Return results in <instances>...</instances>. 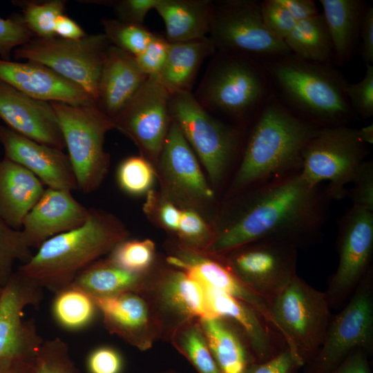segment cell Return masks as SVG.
Wrapping results in <instances>:
<instances>
[{
    "label": "cell",
    "mask_w": 373,
    "mask_h": 373,
    "mask_svg": "<svg viewBox=\"0 0 373 373\" xmlns=\"http://www.w3.org/2000/svg\"><path fill=\"white\" fill-rule=\"evenodd\" d=\"M291 53L309 61H334V48L326 22L322 13L296 22L283 40Z\"/></svg>",
    "instance_id": "obj_33"
},
{
    "label": "cell",
    "mask_w": 373,
    "mask_h": 373,
    "mask_svg": "<svg viewBox=\"0 0 373 373\" xmlns=\"http://www.w3.org/2000/svg\"><path fill=\"white\" fill-rule=\"evenodd\" d=\"M157 178L153 164L142 155L130 156L119 164L116 178L126 193L139 196L151 191Z\"/></svg>",
    "instance_id": "obj_36"
},
{
    "label": "cell",
    "mask_w": 373,
    "mask_h": 373,
    "mask_svg": "<svg viewBox=\"0 0 373 373\" xmlns=\"http://www.w3.org/2000/svg\"><path fill=\"white\" fill-rule=\"evenodd\" d=\"M338 228V265L325 292L331 308L350 298L372 269L373 211L353 204L339 218Z\"/></svg>",
    "instance_id": "obj_15"
},
{
    "label": "cell",
    "mask_w": 373,
    "mask_h": 373,
    "mask_svg": "<svg viewBox=\"0 0 373 373\" xmlns=\"http://www.w3.org/2000/svg\"><path fill=\"white\" fill-rule=\"evenodd\" d=\"M22 8V19L35 37L48 39L56 37L54 32L57 17L64 14L66 1L51 0L45 2L18 1Z\"/></svg>",
    "instance_id": "obj_37"
},
{
    "label": "cell",
    "mask_w": 373,
    "mask_h": 373,
    "mask_svg": "<svg viewBox=\"0 0 373 373\" xmlns=\"http://www.w3.org/2000/svg\"><path fill=\"white\" fill-rule=\"evenodd\" d=\"M175 233L182 245L194 250L203 251L213 238L214 228L198 211L181 209L179 226Z\"/></svg>",
    "instance_id": "obj_42"
},
{
    "label": "cell",
    "mask_w": 373,
    "mask_h": 373,
    "mask_svg": "<svg viewBox=\"0 0 373 373\" xmlns=\"http://www.w3.org/2000/svg\"><path fill=\"white\" fill-rule=\"evenodd\" d=\"M170 96L156 77H148L131 101L112 118L115 129L128 137L140 155L155 166L171 122Z\"/></svg>",
    "instance_id": "obj_17"
},
{
    "label": "cell",
    "mask_w": 373,
    "mask_h": 373,
    "mask_svg": "<svg viewBox=\"0 0 373 373\" xmlns=\"http://www.w3.org/2000/svg\"><path fill=\"white\" fill-rule=\"evenodd\" d=\"M320 3L333 45L334 61L342 66L357 48L368 6L361 0H320Z\"/></svg>",
    "instance_id": "obj_29"
},
{
    "label": "cell",
    "mask_w": 373,
    "mask_h": 373,
    "mask_svg": "<svg viewBox=\"0 0 373 373\" xmlns=\"http://www.w3.org/2000/svg\"><path fill=\"white\" fill-rule=\"evenodd\" d=\"M0 144L5 158L28 169L48 188L78 189L69 157L63 150L39 143L1 124Z\"/></svg>",
    "instance_id": "obj_20"
},
{
    "label": "cell",
    "mask_w": 373,
    "mask_h": 373,
    "mask_svg": "<svg viewBox=\"0 0 373 373\" xmlns=\"http://www.w3.org/2000/svg\"><path fill=\"white\" fill-rule=\"evenodd\" d=\"M167 340L189 361L198 373H221L198 319L178 327Z\"/></svg>",
    "instance_id": "obj_35"
},
{
    "label": "cell",
    "mask_w": 373,
    "mask_h": 373,
    "mask_svg": "<svg viewBox=\"0 0 373 373\" xmlns=\"http://www.w3.org/2000/svg\"><path fill=\"white\" fill-rule=\"evenodd\" d=\"M157 199L159 203H156L154 195L150 194L144 209L148 213L154 211V216L159 224L175 233L179 226L181 209L162 196Z\"/></svg>",
    "instance_id": "obj_51"
},
{
    "label": "cell",
    "mask_w": 373,
    "mask_h": 373,
    "mask_svg": "<svg viewBox=\"0 0 373 373\" xmlns=\"http://www.w3.org/2000/svg\"><path fill=\"white\" fill-rule=\"evenodd\" d=\"M329 200L325 188L300 172L254 186L227 198L213 224V238L201 252L220 256L260 240L297 248L313 243L321 237Z\"/></svg>",
    "instance_id": "obj_1"
},
{
    "label": "cell",
    "mask_w": 373,
    "mask_h": 373,
    "mask_svg": "<svg viewBox=\"0 0 373 373\" xmlns=\"http://www.w3.org/2000/svg\"><path fill=\"white\" fill-rule=\"evenodd\" d=\"M128 234L113 214L90 209L84 224L45 241L17 271L56 293L70 285L81 271L109 254Z\"/></svg>",
    "instance_id": "obj_4"
},
{
    "label": "cell",
    "mask_w": 373,
    "mask_h": 373,
    "mask_svg": "<svg viewBox=\"0 0 373 373\" xmlns=\"http://www.w3.org/2000/svg\"><path fill=\"white\" fill-rule=\"evenodd\" d=\"M34 37L21 15H15L7 19L0 17V59L9 61L15 49Z\"/></svg>",
    "instance_id": "obj_44"
},
{
    "label": "cell",
    "mask_w": 373,
    "mask_h": 373,
    "mask_svg": "<svg viewBox=\"0 0 373 373\" xmlns=\"http://www.w3.org/2000/svg\"><path fill=\"white\" fill-rule=\"evenodd\" d=\"M140 293L147 299L162 338L166 340L175 329L189 321L214 317L201 284L172 266L154 272L150 270Z\"/></svg>",
    "instance_id": "obj_16"
},
{
    "label": "cell",
    "mask_w": 373,
    "mask_h": 373,
    "mask_svg": "<svg viewBox=\"0 0 373 373\" xmlns=\"http://www.w3.org/2000/svg\"><path fill=\"white\" fill-rule=\"evenodd\" d=\"M155 256L154 242L149 240H124L109 253L110 261L128 271L144 274L149 271Z\"/></svg>",
    "instance_id": "obj_39"
},
{
    "label": "cell",
    "mask_w": 373,
    "mask_h": 373,
    "mask_svg": "<svg viewBox=\"0 0 373 373\" xmlns=\"http://www.w3.org/2000/svg\"><path fill=\"white\" fill-rule=\"evenodd\" d=\"M267 303L285 345L305 363L310 361L319 350L332 319L325 293L296 274Z\"/></svg>",
    "instance_id": "obj_8"
},
{
    "label": "cell",
    "mask_w": 373,
    "mask_h": 373,
    "mask_svg": "<svg viewBox=\"0 0 373 373\" xmlns=\"http://www.w3.org/2000/svg\"><path fill=\"white\" fill-rule=\"evenodd\" d=\"M368 356L363 349L356 348L329 373H372Z\"/></svg>",
    "instance_id": "obj_52"
},
{
    "label": "cell",
    "mask_w": 373,
    "mask_h": 373,
    "mask_svg": "<svg viewBox=\"0 0 373 373\" xmlns=\"http://www.w3.org/2000/svg\"><path fill=\"white\" fill-rule=\"evenodd\" d=\"M345 93L356 115L368 119L373 115V65L365 64L363 79L354 84L347 82Z\"/></svg>",
    "instance_id": "obj_43"
},
{
    "label": "cell",
    "mask_w": 373,
    "mask_h": 373,
    "mask_svg": "<svg viewBox=\"0 0 373 373\" xmlns=\"http://www.w3.org/2000/svg\"><path fill=\"white\" fill-rule=\"evenodd\" d=\"M159 0H119L107 1L117 19L127 23L143 24L146 15L155 8Z\"/></svg>",
    "instance_id": "obj_50"
},
{
    "label": "cell",
    "mask_w": 373,
    "mask_h": 373,
    "mask_svg": "<svg viewBox=\"0 0 373 373\" xmlns=\"http://www.w3.org/2000/svg\"><path fill=\"white\" fill-rule=\"evenodd\" d=\"M111 45L104 33L87 35L77 40L34 37L13 52L16 59L50 68L82 88L97 104L100 76Z\"/></svg>",
    "instance_id": "obj_10"
},
{
    "label": "cell",
    "mask_w": 373,
    "mask_h": 373,
    "mask_svg": "<svg viewBox=\"0 0 373 373\" xmlns=\"http://www.w3.org/2000/svg\"><path fill=\"white\" fill-rule=\"evenodd\" d=\"M264 23L276 38L284 40L294 28L296 21L279 0L260 1Z\"/></svg>",
    "instance_id": "obj_45"
},
{
    "label": "cell",
    "mask_w": 373,
    "mask_h": 373,
    "mask_svg": "<svg viewBox=\"0 0 373 373\" xmlns=\"http://www.w3.org/2000/svg\"><path fill=\"white\" fill-rule=\"evenodd\" d=\"M147 78L134 56L111 45L100 76L97 106L108 117H115L135 97Z\"/></svg>",
    "instance_id": "obj_26"
},
{
    "label": "cell",
    "mask_w": 373,
    "mask_h": 373,
    "mask_svg": "<svg viewBox=\"0 0 373 373\" xmlns=\"http://www.w3.org/2000/svg\"><path fill=\"white\" fill-rule=\"evenodd\" d=\"M227 197L300 172L305 149L321 126L300 117L274 93L252 122Z\"/></svg>",
    "instance_id": "obj_2"
},
{
    "label": "cell",
    "mask_w": 373,
    "mask_h": 373,
    "mask_svg": "<svg viewBox=\"0 0 373 373\" xmlns=\"http://www.w3.org/2000/svg\"><path fill=\"white\" fill-rule=\"evenodd\" d=\"M35 357L26 358L20 356L0 357V373H35Z\"/></svg>",
    "instance_id": "obj_55"
},
{
    "label": "cell",
    "mask_w": 373,
    "mask_h": 373,
    "mask_svg": "<svg viewBox=\"0 0 373 373\" xmlns=\"http://www.w3.org/2000/svg\"><path fill=\"white\" fill-rule=\"evenodd\" d=\"M297 249L280 240H260L214 257L267 302L296 275Z\"/></svg>",
    "instance_id": "obj_13"
},
{
    "label": "cell",
    "mask_w": 373,
    "mask_h": 373,
    "mask_svg": "<svg viewBox=\"0 0 373 373\" xmlns=\"http://www.w3.org/2000/svg\"><path fill=\"white\" fill-rule=\"evenodd\" d=\"M347 192L354 205L373 211V162L365 160L357 169Z\"/></svg>",
    "instance_id": "obj_47"
},
{
    "label": "cell",
    "mask_w": 373,
    "mask_h": 373,
    "mask_svg": "<svg viewBox=\"0 0 373 373\" xmlns=\"http://www.w3.org/2000/svg\"><path fill=\"white\" fill-rule=\"evenodd\" d=\"M156 373H180V372H178V371L175 370H164V371L156 372Z\"/></svg>",
    "instance_id": "obj_58"
},
{
    "label": "cell",
    "mask_w": 373,
    "mask_h": 373,
    "mask_svg": "<svg viewBox=\"0 0 373 373\" xmlns=\"http://www.w3.org/2000/svg\"><path fill=\"white\" fill-rule=\"evenodd\" d=\"M156 166L163 198L180 209L197 211L214 202L213 189L204 175L196 155L172 119Z\"/></svg>",
    "instance_id": "obj_14"
},
{
    "label": "cell",
    "mask_w": 373,
    "mask_h": 373,
    "mask_svg": "<svg viewBox=\"0 0 373 373\" xmlns=\"http://www.w3.org/2000/svg\"><path fill=\"white\" fill-rule=\"evenodd\" d=\"M273 93L261 62L216 51L194 96L209 113L224 115L245 128Z\"/></svg>",
    "instance_id": "obj_5"
},
{
    "label": "cell",
    "mask_w": 373,
    "mask_h": 373,
    "mask_svg": "<svg viewBox=\"0 0 373 373\" xmlns=\"http://www.w3.org/2000/svg\"><path fill=\"white\" fill-rule=\"evenodd\" d=\"M361 53L365 64H373V8L368 7L360 30Z\"/></svg>",
    "instance_id": "obj_53"
},
{
    "label": "cell",
    "mask_w": 373,
    "mask_h": 373,
    "mask_svg": "<svg viewBox=\"0 0 373 373\" xmlns=\"http://www.w3.org/2000/svg\"><path fill=\"white\" fill-rule=\"evenodd\" d=\"M298 22L308 19L317 13L318 10L313 0H279Z\"/></svg>",
    "instance_id": "obj_56"
},
{
    "label": "cell",
    "mask_w": 373,
    "mask_h": 373,
    "mask_svg": "<svg viewBox=\"0 0 373 373\" xmlns=\"http://www.w3.org/2000/svg\"><path fill=\"white\" fill-rule=\"evenodd\" d=\"M148 272L138 274L128 271L108 258H100L81 271L71 285L84 290L92 296L141 292Z\"/></svg>",
    "instance_id": "obj_32"
},
{
    "label": "cell",
    "mask_w": 373,
    "mask_h": 373,
    "mask_svg": "<svg viewBox=\"0 0 373 373\" xmlns=\"http://www.w3.org/2000/svg\"><path fill=\"white\" fill-rule=\"evenodd\" d=\"M54 32L56 37L70 40L80 39L87 35L84 30L75 20L65 14L57 17Z\"/></svg>",
    "instance_id": "obj_54"
},
{
    "label": "cell",
    "mask_w": 373,
    "mask_h": 373,
    "mask_svg": "<svg viewBox=\"0 0 373 373\" xmlns=\"http://www.w3.org/2000/svg\"><path fill=\"white\" fill-rule=\"evenodd\" d=\"M358 135L367 146L373 143V124H369L360 129H358Z\"/></svg>",
    "instance_id": "obj_57"
},
{
    "label": "cell",
    "mask_w": 373,
    "mask_h": 373,
    "mask_svg": "<svg viewBox=\"0 0 373 373\" xmlns=\"http://www.w3.org/2000/svg\"><path fill=\"white\" fill-rule=\"evenodd\" d=\"M169 113L204 166L212 186L220 185L240 152L244 128L224 123L192 92L171 94Z\"/></svg>",
    "instance_id": "obj_7"
},
{
    "label": "cell",
    "mask_w": 373,
    "mask_h": 373,
    "mask_svg": "<svg viewBox=\"0 0 373 373\" xmlns=\"http://www.w3.org/2000/svg\"><path fill=\"white\" fill-rule=\"evenodd\" d=\"M32 254L21 231L10 227L0 216V286L3 287L14 273L15 262L26 263Z\"/></svg>",
    "instance_id": "obj_40"
},
{
    "label": "cell",
    "mask_w": 373,
    "mask_h": 373,
    "mask_svg": "<svg viewBox=\"0 0 373 373\" xmlns=\"http://www.w3.org/2000/svg\"><path fill=\"white\" fill-rule=\"evenodd\" d=\"M166 261L169 265L185 271L201 285L219 289L250 305L276 331L266 300L246 287L219 258L180 243Z\"/></svg>",
    "instance_id": "obj_22"
},
{
    "label": "cell",
    "mask_w": 373,
    "mask_h": 373,
    "mask_svg": "<svg viewBox=\"0 0 373 373\" xmlns=\"http://www.w3.org/2000/svg\"><path fill=\"white\" fill-rule=\"evenodd\" d=\"M209 38L216 51L233 53L260 62L291 54L283 40L271 35L262 17L260 1H214Z\"/></svg>",
    "instance_id": "obj_11"
},
{
    "label": "cell",
    "mask_w": 373,
    "mask_h": 373,
    "mask_svg": "<svg viewBox=\"0 0 373 373\" xmlns=\"http://www.w3.org/2000/svg\"><path fill=\"white\" fill-rule=\"evenodd\" d=\"M169 48L166 38L154 33L143 51L134 57L142 73L148 77H157L165 64Z\"/></svg>",
    "instance_id": "obj_46"
},
{
    "label": "cell",
    "mask_w": 373,
    "mask_h": 373,
    "mask_svg": "<svg viewBox=\"0 0 373 373\" xmlns=\"http://www.w3.org/2000/svg\"><path fill=\"white\" fill-rule=\"evenodd\" d=\"M154 9L164 23V37L169 43L201 39L210 32L214 1L159 0Z\"/></svg>",
    "instance_id": "obj_28"
},
{
    "label": "cell",
    "mask_w": 373,
    "mask_h": 373,
    "mask_svg": "<svg viewBox=\"0 0 373 373\" xmlns=\"http://www.w3.org/2000/svg\"><path fill=\"white\" fill-rule=\"evenodd\" d=\"M123 360L114 348L102 346L94 349L86 359L88 373H121Z\"/></svg>",
    "instance_id": "obj_49"
},
{
    "label": "cell",
    "mask_w": 373,
    "mask_h": 373,
    "mask_svg": "<svg viewBox=\"0 0 373 373\" xmlns=\"http://www.w3.org/2000/svg\"><path fill=\"white\" fill-rule=\"evenodd\" d=\"M367 155L358 129L347 125L321 127L305 149L300 174L313 185L327 182L329 198L340 200Z\"/></svg>",
    "instance_id": "obj_9"
},
{
    "label": "cell",
    "mask_w": 373,
    "mask_h": 373,
    "mask_svg": "<svg viewBox=\"0 0 373 373\" xmlns=\"http://www.w3.org/2000/svg\"><path fill=\"white\" fill-rule=\"evenodd\" d=\"M44 190V184L28 169L5 157L0 160V216L10 227L21 230Z\"/></svg>",
    "instance_id": "obj_27"
},
{
    "label": "cell",
    "mask_w": 373,
    "mask_h": 373,
    "mask_svg": "<svg viewBox=\"0 0 373 373\" xmlns=\"http://www.w3.org/2000/svg\"><path fill=\"white\" fill-rule=\"evenodd\" d=\"M0 118L22 135L57 149L65 148L50 103L32 98L1 80Z\"/></svg>",
    "instance_id": "obj_23"
},
{
    "label": "cell",
    "mask_w": 373,
    "mask_h": 373,
    "mask_svg": "<svg viewBox=\"0 0 373 373\" xmlns=\"http://www.w3.org/2000/svg\"><path fill=\"white\" fill-rule=\"evenodd\" d=\"M35 373H79L69 347L61 338L44 341L35 357Z\"/></svg>",
    "instance_id": "obj_41"
},
{
    "label": "cell",
    "mask_w": 373,
    "mask_h": 373,
    "mask_svg": "<svg viewBox=\"0 0 373 373\" xmlns=\"http://www.w3.org/2000/svg\"><path fill=\"white\" fill-rule=\"evenodd\" d=\"M97 311L93 296L71 285L57 291L52 304V314L57 323L72 331L88 326Z\"/></svg>",
    "instance_id": "obj_34"
},
{
    "label": "cell",
    "mask_w": 373,
    "mask_h": 373,
    "mask_svg": "<svg viewBox=\"0 0 373 373\" xmlns=\"http://www.w3.org/2000/svg\"><path fill=\"white\" fill-rule=\"evenodd\" d=\"M105 328L129 345L144 351L153 345L161 331L151 307L140 292L93 296Z\"/></svg>",
    "instance_id": "obj_19"
},
{
    "label": "cell",
    "mask_w": 373,
    "mask_h": 373,
    "mask_svg": "<svg viewBox=\"0 0 373 373\" xmlns=\"http://www.w3.org/2000/svg\"><path fill=\"white\" fill-rule=\"evenodd\" d=\"M216 49L209 38L169 43L165 64L157 79L170 94L191 92L203 61L212 57Z\"/></svg>",
    "instance_id": "obj_30"
},
{
    "label": "cell",
    "mask_w": 373,
    "mask_h": 373,
    "mask_svg": "<svg viewBox=\"0 0 373 373\" xmlns=\"http://www.w3.org/2000/svg\"><path fill=\"white\" fill-rule=\"evenodd\" d=\"M198 321L221 373H245L255 362L245 338L231 322L221 317Z\"/></svg>",
    "instance_id": "obj_31"
},
{
    "label": "cell",
    "mask_w": 373,
    "mask_h": 373,
    "mask_svg": "<svg viewBox=\"0 0 373 373\" xmlns=\"http://www.w3.org/2000/svg\"><path fill=\"white\" fill-rule=\"evenodd\" d=\"M61 131L77 189L97 190L108 171L110 155L104 149L106 134L115 129L113 119L95 103L50 102Z\"/></svg>",
    "instance_id": "obj_6"
},
{
    "label": "cell",
    "mask_w": 373,
    "mask_h": 373,
    "mask_svg": "<svg viewBox=\"0 0 373 373\" xmlns=\"http://www.w3.org/2000/svg\"><path fill=\"white\" fill-rule=\"evenodd\" d=\"M2 290H3V287L0 286V296L1 295Z\"/></svg>",
    "instance_id": "obj_59"
},
{
    "label": "cell",
    "mask_w": 373,
    "mask_h": 373,
    "mask_svg": "<svg viewBox=\"0 0 373 373\" xmlns=\"http://www.w3.org/2000/svg\"><path fill=\"white\" fill-rule=\"evenodd\" d=\"M0 80L41 101L69 104L95 103L82 88L47 66L31 61L16 62L0 59Z\"/></svg>",
    "instance_id": "obj_24"
},
{
    "label": "cell",
    "mask_w": 373,
    "mask_h": 373,
    "mask_svg": "<svg viewBox=\"0 0 373 373\" xmlns=\"http://www.w3.org/2000/svg\"><path fill=\"white\" fill-rule=\"evenodd\" d=\"M43 288L19 271L3 287L0 296V357L35 358L44 340L34 320L24 318V309L37 306Z\"/></svg>",
    "instance_id": "obj_18"
},
{
    "label": "cell",
    "mask_w": 373,
    "mask_h": 373,
    "mask_svg": "<svg viewBox=\"0 0 373 373\" xmlns=\"http://www.w3.org/2000/svg\"><path fill=\"white\" fill-rule=\"evenodd\" d=\"M201 285L213 316L225 318L236 325L256 363L271 358L282 349L276 343L274 329L253 307L219 289Z\"/></svg>",
    "instance_id": "obj_25"
},
{
    "label": "cell",
    "mask_w": 373,
    "mask_h": 373,
    "mask_svg": "<svg viewBox=\"0 0 373 373\" xmlns=\"http://www.w3.org/2000/svg\"><path fill=\"white\" fill-rule=\"evenodd\" d=\"M101 22L109 43L134 57L143 51L154 34L143 24L111 18H104Z\"/></svg>",
    "instance_id": "obj_38"
},
{
    "label": "cell",
    "mask_w": 373,
    "mask_h": 373,
    "mask_svg": "<svg viewBox=\"0 0 373 373\" xmlns=\"http://www.w3.org/2000/svg\"><path fill=\"white\" fill-rule=\"evenodd\" d=\"M305 362L285 346L271 358L253 363L245 373H296Z\"/></svg>",
    "instance_id": "obj_48"
},
{
    "label": "cell",
    "mask_w": 373,
    "mask_h": 373,
    "mask_svg": "<svg viewBox=\"0 0 373 373\" xmlns=\"http://www.w3.org/2000/svg\"><path fill=\"white\" fill-rule=\"evenodd\" d=\"M356 348L373 351V271L361 280L347 303L331 319L323 342L305 373H329Z\"/></svg>",
    "instance_id": "obj_12"
},
{
    "label": "cell",
    "mask_w": 373,
    "mask_h": 373,
    "mask_svg": "<svg viewBox=\"0 0 373 373\" xmlns=\"http://www.w3.org/2000/svg\"><path fill=\"white\" fill-rule=\"evenodd\" d=\"M90 213L71 191L48 187L25 217L20 231L26 244L38 249L50 238L82 226Z\"/></svg>",
    "instance_id": "obj_21"
},
{
    "label": "cell",
    "mask_w": 373,
    "mask_h": 373,
    "mask_svg": "<svg viewBox=\"0 0 373 373\" xmlns=\"http://www.w3.org/2000/svg\"><path fill=\"white\" fill-rule=\"evenodd\" d=\"M262 64L275 95L305 120L327 127L347 125L356 117L345 93L348 82L332 64L291 53Z\"/></svg>",
    "instance_id": "obj_3"
}]
</instances>
